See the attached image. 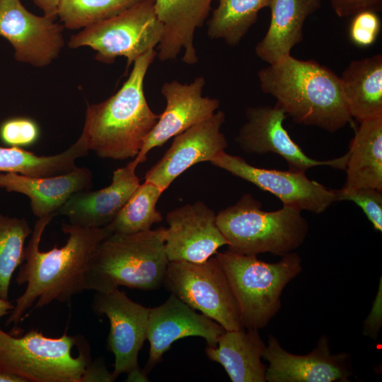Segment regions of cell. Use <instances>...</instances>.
Listing matches in <instances>:
<instances>
[{
  "mask_svg": "<svg viewBox=\"0 0 382 382\" xmlns=\"http://www.w3.org/2000/svg\"><path fill=\"white\" fill-rule=\"evenodd\" d=\"M54 216L38 218L35 223L25 248V262L16 277L17 284H26V288L16 300L6 325L19 323L33 305L35 308H41L55 301L70 303L75 295L83 291L89 260L98 245L112 233L108 226L86 228L63 223L62 230L69 236L65 245L40 251L42 233Z\"/></svg>",
  "mask_w": 382,
  "mask_h": 382,
  "instance_id": "cell-1",
  "label": "cell"
},
{
  "mask_svg": "<svg viewBox=\"0 0 382 382\" xmlns=\"http://www.w3.org/2000/svg\"><path fill=\"white\" fill-rule=\"evenodd\" d=\"M261 90L298 123L335 132L351 122L340 76L313 60L286 55L257 73Z\"/></svg>",
  "mask_w": 382,
  "mask_h": 382,
  "instance_id": "cell-2",
  "label": "cell"
},
{
  "mask_svg": "<svg viewBox=\"0 0 382 382\" xmlns=\"http://www.w3.org/2000/svg\"><path fill=\"white\" fill-rule=\"evenodd\" d=\"M157 56L151 49L134 62L122 87L105 100L88 105L81 134L89 150L101 158H136L160 115L149 106L144 81Z\"/></svg>",
  "mask_w": 382,
  "mask_h": 382,
  "instance_id": "cell-3",
  "label": "cell"
},
{
  "mask_svg": "<svg viewBox=\"0 0 382 382\" xmlns=\"http://www.w3.org/2000/svg\"><path fill=\"white\" fill-rule=\"evenodd\" d=\"M165 228L125 235L112 233L93 251L84 274V290L110 291L120 286L151 290L162 284L168 260Z\"/></svg>",
  "mask_w": 382,
  "mask_h": 382,
  "instance_id": "cell-4",
  "label": "cell"
},
{
  "mask_svg": "<svg viewBox=\"0 0 382 382\" xmlns=\"http://www.w3.org/2000/svg\"><path fill=\"white\" fill-rule=\"evenodd\" d=\"M216 224L228 250L241 255L270 253L282 257L299 248L308 231L301 211L284 205L276 211H263L261 202L250 194L219 212Z\"/></svg>",
  "mask_w": 382,
  "mask_h": 382,
  "instance_id": "cell-5",
  "label": "cell"
},
{
  "mask_svg": "<svg viewBox=\"0 0 382 382\" xmlns=\"http://www.w3.org/2000/svg\"><path fill=\"white\" fill-rule=\"evenodd\" d=\"M231 285L243 327L259 330L266 327L281 307L280 296L286 284L302 271L301 259L294 252L274 263L227 250L216 253Z\"/></svg>",
  "mask_w": 382,
  "mask_h": 382,
  "instance_id": "cell-6",
  "label": "cell"
},
{
  "mask_svg": "<svg viewBox=\"0 0 382 382\" xmlns=\"http://www.w3.org/2000/svg\"><path fill=\"white\" fill-rule=\"evenodd\" d=\"M91 360L87 342L66 332L49 337L32 330L17 337L0 328V369L25 382H81Z\"/></svg>",
  "mask_w": 382,
  "mask_h": 382,
  "instance_id": "cell-7",
  "label": "cell"
},
{
  "mask_svg": "<svg viewBox=\"0 0 382 382\" xmlns=\"http://www.w3.org/2000/svg\"><path fill=\"white\" fill-rule=\"evenodd\" d=\"M163 33L152 0H140L120 13L83 28L69 41L72 49L89 47L96 60L110 64L117 57L127 59L129 67L158 45Z\"/></svg>",
  "mask_w": 382,
  "mask_h": 382,
  "instance_id": "cell-8",
  "label": "cell"
},
{
  "mask_svg": "<svg viewBox=\"0 0 382 382\" xmlns=\"http://www.w3.org/2000/svg\"><path fill=\"white\" fill-rule=\"evenodd\" d=\"M163 284L173 294L226 330L243 328L234 292L216 257L202 262L168 261Z\"/></svg>",
  "mask_w": 382,
  "mask_h": 382,
  "instance_id": "cell-9",
  "label": "cell"
},
{
  "mask_svg": "<svg viewBox=\"0 0 382 382\" xmlns=\"http://www.w3.org/2000/svg\"><path fill=\"white\" fill-rule=\"evenodd\" d=\"M210 163L273 194L284 206L301 212L320 214L337 202L335 190L309 179L304 172L255 167L241 157L225 151L218 154Z\"/></svg>",
  "mask_w": 382,
  "mask_h": 382,
  "instance_id": "cell-10",
  "label": "cell"
},
{
  "mask_svg": "<svg viewBox=\"0 0 382 382\" xmlns=\"http://www.w3.org/2000/svg\"><path fill=\"white\" fill-rule=\"evenodd\" d=\"M278 104L250 107L245 111L246 122L241 127L236 141L245 153L264 154L274 153L283 158L291 170L304 172L319 166L345 170L348 159L342 156L330 160H316L308 156L291 138L284 127L286 117Z\"/></svg>",
  "mask_w": 382,
  "mask_h": 382,
  "instance_id": "cell-11",
  "label": "cell"
},
{
  "mask_svg": "<svg viewBox=\"0 0 382 382\" xmlns=\"http://www.w3.org/2000/svg\"><path fill=\"white\" fill-rule=\"evenodd\" d=\"M55 20L33 14L21 0H0V35L11 43L18 62L44 67L58 57L64 26Z\"/></svg>",
  "mask_w": 382,
  "mask_h": 382,
  "instance_id": "cell-12",
  "label": "cell"
},
{
  "mask_svg": "<svg viewBox=\"0 0 382 382\" xmlns=\"http://www.w3.org/2000/svg\"><path fill=\"white\" fill-rule=\"evenodd\" d=\"M91 307L110 321L108 346L115 356L114 377L138 368V354L146 339L150 308L133 301L118 288L96 291Z\"/></svg>",
  "mask_w": 382,
  "mask_h": 382,
  "instance_id": "cell-13",
  "label": "cell"
},
{
  "mask_svg": "<svg viewBox=\"0 0 382 382\" xmlns=\"http://www.w3.org/2000/svg\"><path fill=\"white\" fill-rule=\"evenodd\" d=\"M262 358L269 362L265 372L268 382H348L352 375L350 356L332 354L326 335L321 336L317 347L305 355L287 352L270 335Z\"/></svg>",
  "mask_w": 382,
  "mask_h": 382,
  "instance_id": "cell-14",
  "label": "cell"
},
{
  "mask_svg": "<svg viewBox=\"0 0 382 382\" xmlns=\"http://www.w3.org/2000/svg\"><path fill=\"white\" fill-rule=\"evenodd\" d=\"M165 251L168 261L202 262L227 245L216 214L204 202L178 207L166 214Z\"/></svg>",
  "mask_w": 382,
  "mask_h": 382,
  "instance_id": "cell-15",
  "label": "cell"
},
{
  "mask_svg": "<svg viewBox=\"0 0 382 382\" xmlns=\"http://www.w3.org/2000/svg\"><path fill=\"white\" fill-rule=\"evenodd\" d=\"M225 113L219 110L174 137L162 158L145 174V180L164 192L183 173L195 164L210 162L225 151L228 142L221 128Z\"/></svg>",
  "mask_w": 382,
  "mask_h": 382,
  "instance_id": "cell-16",
  "label": "cell"
},
{
  "mask_svg": "<svg viewBox=\"0 0 382 382\" xmlns=\"http://www.w3.org/2000/svg\"><path fill=\"white\" fill-rule=\"evenodd\" d=\"M204 84L203 76L197 77L186 84L176 80L163 83L161 93L166 99V106L134 158L139 164L146 160L150 150L162 146L170 139L215 113L219 107V100L202 96Z\"/></svg>",
  "mask_w": 382,
  "mask_h": 382,
  "instance_id": "cell-17",
  "label": "cell"
},
{
  "mask_svg": "<svg viewBox=\"0 0 382 382\" xmlns=\"http://www.w3.org/2000/svg\"><path fill=\"white\" fill-rule=\"evenodd\" d=\"M226 330L204 314L197 313L171 294L161 306L150 308L146 339L150 349L144 371H149L162 359L171 345L189 336L203 337L209 347H216Z\"/></svg>",
  "mask_w": 382,
  "mask_h": 382,
  "instance_id": "cell-18",
  "label": "cell"
},
{
  "mask_svg": "<svg viewBox=\"0 0 382 382\" xmlns=\"http://www.w3.org/2000/svg\"><path fill=\"white\" fill-rule=\"evenodd\" d=\"M134 159L115 170L112 183L98 190L74 194L56 212L69 219L71 224L86 228H102L110 224L140 185Z\"/></svg>",
  "mask_w": 382,
  "mask_h": 382,
  "instance_id": "cell-19",
  "label": "cell"
},
{
  "mask_svg": "<svg viewBox=\"0 0 382 382\" xmlns=\"http://www.w3.org/2000/svg\"><path fill=\"white\" fill-rule=\"evenodd\" d=\"M163 33L157 56L161 62L175 59L182 52V61L189 65L198 61L194 46L195 30L207 18L213 0H152Z\"/></svg>",
  "mask_w": 382,
  "mask_h": 382,
  "instance_id": "cell-20",
  "label": "cell"
},
{
  "mask_svg": "<svg viewBox=\"0 0 382 382\" xmlns=\"http://www.w3.org/2000/svg\"><path fill=\"white\" fill-rule=\"evenodd\" d=\"M93 175L86 167L46 178H30L13 173H0V188L26 195L33 214L41 218L55 214L75 193L90 190Z\"/></svg>",
  "mask_w": 382,
  "mask_h": 382,
  "instance_id": "cell-21",
  "label": "cell"
},
{
  "mask_svg": "<svg viewBox=\"0 0 382 382\" xmlns=\"http://www.w3.org/2000/svg\"><path fill=\"white\" fill-rule=\"evenodd\" d=\"M320 0H270L268 30L255 47L257 56L268 64L290 54L303 38L306 18L320 6Z\"/></svg>",
  "mask_w": 382,
  "mask_h": 382,
  "instance_id": "cell-22",
  "label": "cell"
},
{
  "mask_svg": "<svg viewBox=\"0 0 382 382\" xmlns=\"http://www.w3.org/2000/svg\"><path fill=\"white\" fill-rule=\"evenodd\" d=\"M266 345L258 330H226L216 347L207 346V356L219 363L233 382H265L266 366L261 358Z\"/></svg>",
  "mask_w": 382,
  "mask_h": 382,
  "instance_id": "cell-23",
  "label": "cell"
},
{
  "mask_svg": "<svg viewBox=\"0 0 382 382\" xmlns=\"http://www.w3.org/2000/svg\"><path fill=\"white\" fill-rule=\"evenodd\" d=\"M352 118L359 122L382 115V55L353 60L340 76Z\"/></svg>",
  "mask_w": 382,
  "mask_h": 382,
  "instance_id": "cell-24",
  "label": "cell"
},
{
  "mask_svg": "<svg viewBox=\"0 0 382 382\" xmlns=\"http://www.w3.org/2000/svg\"><path fill=\"white\" fill-rule=\"evenodd\" d=\"M359 123L347 152L343 187L382 190V115Z\"/></svg>",
  "mask_w": 382,
  "mask_h": 382,
  "instance_id": "cell-25",
  "label": "cell"
},
{
  "mask_svg": "<svg viewBox=\"0 0 382 382\" xmlns=\"http://www.w3.org/2000/svg\"><path fill=\"white\" fill-rule=\"evenodd\" d=\"M85 137L79 138L63 152L53 156H37L18 147H0V172L30 178H46L68 173L78 158L88 154Z\"/></svg>",
  "mask_w": 382,
  "mask_h": 382,
  "instance_id": "cell-26",
  "label": "cell"
},
{
  "mask_svg": "<svg viewBox=\"0 0 382 382\" xmlns=\"http://www.w3.org/2000/svg\"><path fill=\"white\" fill-rule=\"evenodd\" d=\"M219 4L208 22L207 35L238 45L255 23L259 11L268 7L270 0H218Z\"/></svg>",
  "mask_w": 382,
  "mask_h": 382,
  "instance_id": "cell-27",
  "label": "cell"
},
{
  "mask_svg": "<svg viewBox=\"0 0 382 382\" xmlns=\"http://www.w3.org/2000/svg\"><path fill=\"white\" fill-rule=\"evenodd\" d=\"M163 192L155 184L145 180L140 184L114 220L108 224L112 233L134 234L151 229L162 220L156 204Z\"/></svg>",
  "mask_w": 382,
  "mask_h": 382,
  "instance_id": "cell-28",
  "label": "cell"
},
{
  "mask_svg": "<svg viewBox=\"0 0 382 382\" xmlns=\"http://www.w3.org/2000/svg\"><path fill=\"white\" fill-rule=\"evenodd\" d=\"M32 233L25 218L0 213V298L8 300L13 272L24 261L25 241Z\"/></svg>",
  "mask_w": 382,
  "mask_h": 382,
  "instance_id": "cell-29",
  "label": "cell"
},
{
  "mask_svg": "<svg viewBox=\"0 0 382 382\" xmlns=\"http://www.w3.org/2000/svg\"><path fill=\"white\" fill-rule=\"evenodd\" d=\"M140 0H60L57 17L64 28H85L111 18Z\"/></svg>",
  "mask_w": 382,
  "mask_h": 382,
  "instance_id": "cell-30",
  "label": "cell"
},
{
  "mask_svg": "<svg viewBox=\"0 0 382 382\" xmlns=\"http://www.w3.org/2000/svg\"><path fill=\"white\" fill-rule=\"evenodd\" d=\"M337 202H354L364 212L375 230L382 231V190L373 187L335 190Z\"/></svg>",
  "mask_w": 382,
  "mask_h": 382,
  "instance_id": "cell-31",
  "label": "cell"
},
{
  "mask_svg": "<svg viewBox=\"0 0 382 382\" xmlns=\"http://www.w3.org/2000/svg\"><path fill=\"white\" fill-rule=\"evenodd\" d=\"M39 136L37 124L28 117L9 118L0 126V139L4 144L11 147L31 146L37 141Z\"/></svg>",
  "mask_w": 382,
  "mask_h": 382,
  "instance_id": "cell-32",
  "label": "cell"
},
{
  "mask_svg": "<svg viewBox=\"0 0 382 382\" xmlns=\"http://www.w3.org/2000/svg\"><path fill=\"white\" fill-rule=\"evenodd\" d=\"M381 30V21L377 12L364 10L353 15L349 35L358 46L368 47L375 42Z\"/></svg>",
  "mask_w": 382,
  "mask_h": 382,
  "instance_id": "cell-33",
  "label": "cell"
},
{
  "mask_svg": "<svg viewBox=\"0 0 382 382\" xmlns=\"http://www.w3.org/2000/svg\"><path fill=\"white\" fill-rule=\"evenodd\" d=\"M333 11L339 17H347L364 11L378 12L382 8V0H330Z\"/></svg>",
  "mask_w": 382,
  "mask_h": 382,
  "instance_id": "cell-34",
  "label": "cell"
},
{
  "mask_svg": "<svg viewBox=\"0 0 382 382\" xmlns=\"http://www.w3.org/2000/svg\"><path fill=\"white\" fill-rule=\"evenodd\" d=\"M116 378L109 372L101 359L91 360L86 365L81 376V382H113Z\"/></svg>",
  "mask_w": 382,
  "mask_h": 382,
  "instance_id": "cell-35",
  "label": "cell"
},
{
  "mask_svg": "<svg viewBox=\"0 0 382 382\" xmlns=\"http://www.w3.org/2000/svg\"><path fill=\"white\" fill-rule=\"evenodd\" d=\"M381 278L377 296L369 316L364 322L363 334L376 339L381 325Z\"/></svg>",
  "mask_w": 382,
  "mask_h": 382,
  "instance_id": "cell-36",
  "label": "cell"
},
{
  "mask_svg": "<svg viewBox=\"0 0 382 382\" xmlns=\"http://www.w3.org/2000/svg\"><path fill=\"white\" fill-rule=\"evenodd\" d=\"M33 1L43 11L45 16L57 18L60 0H33Z\"/></svg>",
  "mask_w": 382,
  "mask_h": 382,
  "instance_id": "cell-37",
  "label": "cell"
},
{
  "mask_svg": "<svg viewBox=\"0 0 382 382\" xmlns=\"http://www.w3.org/2000/svg\"><path fill=\"white\" fill-rule=\"evenodd\" d=\"M127 378V381H148L146 373L140 369L139 367L132 369L129 373Z\"/></svg>",
  "mask_w": 382,
  "mask_h": 382,
  "instance_id": "cell-38",
  "label": "cell"
},
{
  "mask_svg": "<svg viewBox=\"0 0 382 382\" xmlns=\"http://www.w3.org/2000/svg\"><path fill=\"white\" fill-rule=\"evenodd\" d=\"M13 306L11 301L0 298V319L7 314H10Z\"/></svg>",
  "mask_w": 382,
  "mask_h": 382,
  "instance_id": "cell-39",
  "label": "cell"
},
{
  "mask_svg": "<svg viewBox=\"0 0 382 382\" xmlns=\"http://www.w3.org/2000/svg\"><path fill=\"white\" fill-rule=\"evenodd\" d=\"M0 382H25L21 378L0 369Z\"/></svg>",
  "mask_w": 382,
  "mask_h": 382,
  "instance_id": "cell-40",
  "label": "cell"
}]
</instances>
